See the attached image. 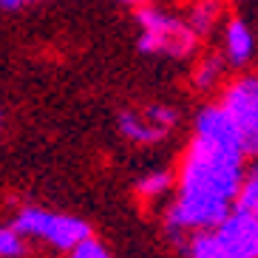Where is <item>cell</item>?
Masks as SVG:
<instances>
[{"label": "cell", "mask_w": 258, "mask_h": 258, "mask_svg": "<svg viewBox=\"0 0 258 258\" xmlns=\"http://www.w3.org/2000/svg\"><path fill=\"white\" fill-rule=\"evenodd\" d=\"M244 151L221 105L205 108L196 119L179 173V193L167 210V233H202L230 213L244 182Z\"/></svg>", "instance_id": "cell-1"}, {"label": "cell", "mask_w": 258, "mask_h": 258, "mask_svg": "<svg viewBox=\"0 0 258 258\" xmlns=\"http://www.w3.org/2000/svg\"><path fill=\"white\" fill-rule=\"evenodd\" d=\"M190 258H258V165L244 176L224 219L187 241Z\"/></svg>", "instance_id": "cell-2"}, {"label": "cell", "mask_w": 258, "mask_h": 258, "mask_svg": "<svg viewBox=\"0 0 258 258\" xmlns=\"http://www.w3.org/2000/svg\"><path fill=\"white\" fill-rule=\"evenodd\" d=\"M139 40L137 46L142 54H165V57H187L196 48V34L182 17L170 15L159 6H142L137 12Z\"/></svg>", "instance_id": "cell-3"}, {"label": "cell", "mask_w": 258, "mask_h": 258, "mask_svg": "<svg viewBox=\"0 0 258 258\" xmlns=\"http://www.w3.org/2000/svg\"><path fill=\"white\" fill-rule=\"evenodd\" d=\"M12 227L23 235H34V238L54 244L57 250H74L80 241L91 238V227L83 219L51 213V210H43V207H23L17 213Z\"/></svg>", "instance_id": "cell-4"}, {"label": "cell", "mask_w": 258, "mask_h": 258, "mask_svg": "<svg viewBox=\"0 0 258 258\" xmlns=\"http://www.w3.org/2000/svg\"><path fill=\"white\" fill-rule=\"evenodd\" d=\"M221 111L233 122L244 151L258 153V77H241L227 85Z\"/></svg>", "instance_id": "cell-5"}, {"label": "cell", "mask_w": 258, "mask_h": 258, "mask_svg": "<svg viewBox=\"0 0 258 258\" xmlns=\"http://www.w3.org/2000/svg\"><path fill=\"white\" fill-rule=\"evenodd\" d=\"M176 111L167 105H151L145 111H122L119 134L137 145H153L165 139L176 125Z\"/></svg>", "instance_id": "cell-6"}, {"label": "cell", "mask_w": 258, "mask_h": 258, "mask_svg": "<svg viewBox=\"0 0 258 258\" xmlns=\"http://www.w3.org/2000/svg\"><path fill=\"white\" fill-rule=\"evenodd\" d=\"M252 48H255L252 31L241 20H230L224 26V60L233 66H244L252 57Z\"/></svg>", "instance_id": "cell-7"}, {"label": "cell", "mask_w": 258, "mask_h": 258, "mask_svg": "<svg viewBox=\"0 0 258 258\" xmlns=\"http://www.w3.org/2000/svg\"><path fill=\"white\" fill-rule=\"evenodd\" d=\"M216 20H219V3L216 0H199V3H193L187 17H184V23L190 26V31L196 37H205L207 31L216 26Z\"/></svg>", "instance_id": "cell-8"}, {"label": "cell", "mask_w": 258, "mask_h": 258, "mask_svg": "<svg viewBox=\"0 0 258 258\" xmlns=\"http://www.w3.org/2000/svg\"><path fill=\"white\" fill-rule=\"evenodd\" d=\"M26 255V241L23 233L15 227H0V258H20Z\"/></svg>", "instance_id": "cell-9"}, {"label": "cell", "mask_w": 258, "mask_h": 258, "mask_svg": "<svg viewBox=\"0 0 258 258\" xmlns=\"http://www.w3.org/2000/svg\"><path fill=\"white\" fill-rule=\"evenodd\" d=\"M224 71V60L221 57H205V62L196 69V85L199 88H210Z\"/></svg>", "instance_id": "cell-10"}, {"label": "cell", "mask_w": 258, "mask_h": 258, "mask_svg": "<svg viewBox=\"0 0 258 258\" xmlns=\"http://www.w3.org/2000/svg\"><path fill=\"white\" fill-rule=\"evenodd\" d=\"M167 184H170V176H167V173H148L145 179H139L137 193H139V196L153 199V196H162V193L167 190Z\"/></svg>", "instance_id": "cell-11"}, {"label": "cell", "mask_w": 258, "mask_h": 258, "mask_svg": "<svg viewBox=\"0 0 258 258\" xmlns=\"http://www.w3.org/2000/svg\"><path fill=\"white\" fill-rule=\"evenodd\" d=\"M71 258H111V255H108V250L99 241L85 238V241H80L74 250H71Z\"/></svg>", "instance_id": "cell-12"}, {"label": "cell", "mask_w": 258, "mask_h": 258, "mask_svg": "<svg viewBox=\"0 0 258 258\" xmlns=\"http://www.w3.org/2000/svg\"><path fill=\"white\" fill-rule=\"evenodd\" d=\"M26 0H0V9H17V6H23Z\"/></svg>", "instance_id": "cell-13"}, {"label": "cell", "mask_w": 258, "mask_h": 258, "mask_svg": "<svg viewBox=\"0 0 258 258\" xmlns=\"http://www.w3.org/2000/svg\"><path fill=\"white\" fill-rule=\"evenodd\" d=\"M119 3H125V6H139L142 0H119Z\"/></svg>", "instance_id": "cell-14"}, {"label": "cell", "mask_w": 258, "mask_h": 258, "mask_svg": "<svg viewBox=\"0 0 258 258\" xmlns=\"http://www.w3.org/2000/svg\"><path fill=\"white\" fill-rule=\"evenodd\" d=\"M0 119H3V116H0Z\"/></svg>", "instance_id": "cell-15"}]
</instances>
